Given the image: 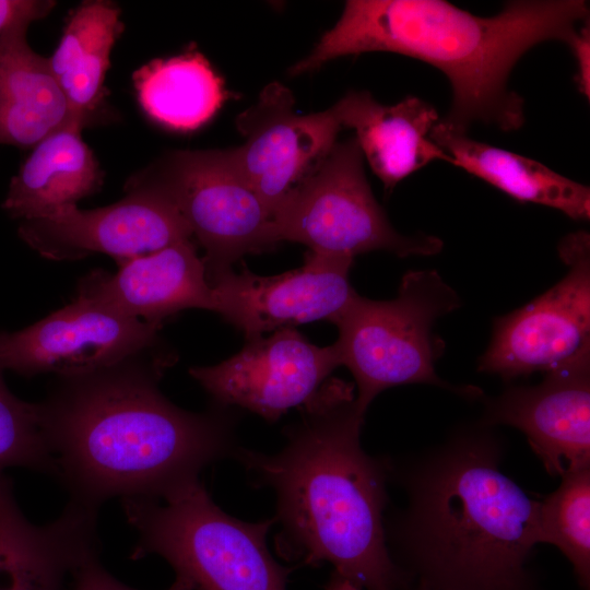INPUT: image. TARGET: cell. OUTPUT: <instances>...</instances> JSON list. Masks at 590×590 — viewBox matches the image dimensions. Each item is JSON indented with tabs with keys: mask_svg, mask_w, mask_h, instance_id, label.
I'll list each match as a JSON object with an SVG mask.
<instances>
[{
	"mask_svg": "<svg viewBox=\"0 0 590 590\" xmlns=\"http://www.w3.org/2000/svg\"><path fill=\"white\" fill-rule=\"evenodd\" d=\"M162 327L116 314L78 293L34 324L0 332V369L28 377L90 374L158 350Z\"/></svg>",
	"mask_w": 590,
	"mask_h": 590,
	"instance_id": "30bf717a",
	"label": "cell"
},
{
	"mask_svg": "<svg viewBox=\"0 0 590 590\" xmlns=\"http://www.w3.org/2000/svg\"><path fill=\"white\" fill-rule=\"evenodd\" d=\"M429 138L451 157V164L509 197L556 209L574 220H589V187L538 161L471 139L441 119Z\"/></svg>",
	"mask_w": 590,
	"mask_h": 590,
	"instance_id": "44dd1931",
	"label": "cell"
},
{
	"mask_svg": "<svg viewBox=\"0 0 590 590\" xmlns=\"http://www.w3.org/2000/svg\"><path fill=\"white\" fill-rule=\"evenodd\" d=\"M339 366L334 344L318 346L294 328H284L268 338L246 340L226 361L192 367L189 374L211 403L245 409L275 422L307 403Z\"/></svg>",
	"mask_w": 590,
	"mask_h": 590,
	"instance_id": "7c38bea8",
	"label": "cell"
},
{
	"mask_svg": "<svg viewBox=\"0 0 590 590\" xmlns=\"http://www.w3.org/2000/svg\"><path fill=\"white\" fill-rule=\"evenodd\" d=\"M83 128L69 121L34 148L10 181L3 210L13 219H42L97 192L104 173L82 139Z\"/></svg>",
	"mask_w": 590,
	"mask_h": 590,
	"instance_id": "d6986e66",
	"label": "cell"
},
{
	"mask_svg": "<svg viewBox=\"0 0 590 590\" xmlns=\"http://www.w3.org/2000/svg\"><path fill=\"white\" fill-rule=\"evenodd\" d=\"M172 354L160 349L90 374L58 378L39 403L51 476L71 503L162 499L238 446L232 408L189 412L158 389Z\"/></svg>",
	"mask_w": 590,
	"mask_h": 590,
	"instance_id": "6da1fadb",
	"label": "cell"
},
{
	"mask_svg": "<svg viewBox=\"0 0 590 590\" xmlns=\"http://www.w3.org/2000/svg\"><path fill=\"white\" fill-rule=\"evenodd\" d=\"M79 293L107 309L153 323L185 309L214 310V291L192 239L119 264L115 274L93 271Z\"/></svg>",
	"mask_w": 590,
	"mask_h": 590,
	"instance_id": "e0dca14e",
	"label": "cell"
},
{
	"mask_svg": "<svg viewBox=\"0 0 590 590\" xmlns=\"http://www.w3.org/2000/svg\"><path fill=\"white\" fill-rule=\"evenodd\" d=\"M55 4L47 0H0V35L13 25L45 17Z\"/></svg>",
	"mask_w": 590,
	"mask_h": 590,
	"instance_id": "4316f807",
	"label": "cell"
},
{
	"mask_svg": "<svg viewBox=\"0 0 590 590\" xmlns=\"http://www.w3.org/2000/svg\"><path fill=\"white\" fill-rule=\"evenodd\" d=\"M337 105L343 128L355 130L363 156L387 192L434 161L451 163L429 138L439 117L427 102L406 96L386 106L363 91L347 93Z\"/></svg>",
	"mask_w": 590,
	"mask_h": 590,
	"instance_id": "ac0fdd59",
	"label": "cell"
},
{
	"mask_svg": "<svg viewBox=\"0 0 590 590\" xmlns=\"http://www.w3.org/2000/svg\"><path fill=\"white\" fill-rule=\"evenodd\" d=\"M589 21L583 22L568 44L575 60V82L579 92L590 98V27Z\"/></svg>",
	"mask_w": 590,
	"mask_h": 590,
	"instance_id": "83f0119b",
	"label": "cell"
},
{
	"mask_svg": "<svg viewBox=\"0 0 590 590\" xmlns=\"http://www.w3.org/2000/svg\"><path fill=\"white\" fill-rule=\"evenodd\" d=\"M70 590H137L133 589L107 571L102 565L98 553L84 560L73 575ZM165 590H192L182 579L175 578L174 582Z\"/></svg>",
	"mask_w": 590,
	"mask_h": 590,
	"instance_id": "484cf974",
	"label": "cell"
},
{
	"mask_svg": "<svg viewBox=\"0 0 590 590\" xmlns=\"http://www.w3.org/2000/svg\"><path fill=\"white\" fill-rule=\"evenodd\" d=\"M400 590H450V589L436 587L430 583L418 580V582L415 586L409 587L405 583Z\"/></svg>",
	"mask_w": 590,
	"mask_h": 590,
	"instance_id": "f546056e",
	"label": "cell"
},
{
	"mask_svg": "<svg viewBox=\"0 0 590 590\" xmlns=\"http://www.w3.org/2000/svg\"><path fill=\"white\" fill-rule=\"evenodd\" d=\"M483 425L521 430L553 476L590 467V347L544 373L534 386H512L487 401Z\"/></svg>",
	"mask_w": 590,
	"mask_h": 590,
	"instance_id": "9a60e30c",
	"label": "cell"
},
{
	"mask_svg": "<svg viewBox=\"0 0 590 590\" xmlns=\"http://www.w3.org/2000/svg\"><path fill=\"white\" fill-rule=\"evenodd\" d=\"M28 23L0 35V145L34 148L70 121L48 58L27 43Z\"/></svg>",
	"mask_w": 590,
	"mask_h": 590,
	"instance_id": "ffe728a7",
	"label": "cell"
},
{
	"mask_svg": "<svg viewBox=\"0 0 590 590\" xmlns=\"http://www.w3.org/2000/svg\"><path fill=\"white\" fill-rule=\"evenodd\" d=\"M352 263L349 257L308 250L299 268L278 275L229 270L211 283L213 311L240 330L245 341L307 322H332L356 294Z\"/></svg>",
	"mask_w": 590,
	"mask_h": 590,
	"instance_id": "5bb4252c",
	"label": "cell"
},
{
	"mask_svg": "<svg viewBox=\"0 0 590 590\" xmlns=\"http://www.w3.org/2000/svg\"><path fill=\"white\" fill-rule=\"evenodd\" d=\"M324 590H361L357 586L351 582L349 579L333 571L329 581L327 582Z\"/></svg>",
	"mask_w": 590,
	"mask_h": 590,
	"instance_id": "f1b7e54d",
	"label": "cell"
},
{
	"mask_svg": "<svg viewBox=\"0 0 590 590\" xmlns=\"http://www.w3.org/2000/svg\"><path fill=\"white\" fill-rule=\"evenodd\" d=\"M96 518L69 502L52 522L34 524L0 472V590H70L76 569L98 553Z\"/></svg>",
	"mask_w": 590,
	"mask_h": 590,
	"instance_id": "2e32d148",
	"label": "cell"
},
{
	"mask_svg": "<svg viewBox=\"0 0 590 590\" xmlns=\"http://www.w3.org/2000/svg\"><path fill=\"white\" fill-rule=\"evenodd\" d=\"M460 306L459 295L436 270L406 272L389 300L354 295L332 321L339 331L333 344L341 366L354 377L355 403L362 413L380 392L402 385H434L472 398L481 394L474 387L447 384L435 369L445 344L433 332L434 324Z\"/></svg>",
	"mask_w": 590,
	"mask_h": 590,
	"instance_id": "8992f818",
	"label": "cell"
},
{
	"mask_svg": "<svg viewBox=\"0 0 590 590\" xmlns=\"http://www.w3.org/2000/svg\"><path fill=\"white\" fill-rule=\"evenodd\" d=\"M568 270L532 302L493 323L477 368L504 380L546 373L590 347V238L567 235L558 246Z\"/></svg>",
	"mask_w": 590,
	"mask_h": 590,
	"instance_id": "9c48e42d",
	"label": "cell"
},
{
	"mask_svg": "<svg viewBox=\"0 0 590 590\" xmlns=\"http://www.w3.org/2000/svg\"><path fill=\"white\" fill-rule=\"evenodd\" d=\"M133 83L144 113L178 131L200 128L227 98L222 78L196 49L150 61L133 73Z\"/></svg>",
	"mask_w": 590,
	"mask_h": 590,
	"instance_id": "603a6c76",
	"label": "cell"
},
{
	"mask_svg": "<svg viewBox=\"0 0 590 590\" xmlns=\"http://www.w3.org/2000/svg\"><path fill=\"white\" fill-rule=\"evenodd\" d=\"M586 21L585 0L511 1L489 17L441 0H349L334 26L288 73L311 72L350 55L400 54L447 76L452 105L445 122L462 132L476 121L511 131L524 122L523 98L508 87L512 68L542 42L568 45Z\"/></svg>",
	"mask_w": 590,
	"mask_h": 590,
	"instance_id": "3957f363",
	"label": "cell"
},
{
	"mask_svg": "<svg viewBox=\"0 0 590 590\" xmlns=\"http://www.w3.org/2000/svg\"><path fill=\"white\" fill-rule=\"evenodd\" d=\"M0 369V472L23 467L52 474L39 403L20 400L7 388Z\"/></svg>",
	"mask_w": 590,
	"mask_h": 590,
	"instance_id": "d4e9b609",
	"label": "cell"
},
{
	"mask_svg": "<svg viewBox=\"0 0 590 590\" xmlns=\"http://www.w3.org/2000/svg\"><path fill=\"white\" fill-rule=\"evenodd\" d=\"M488 426L452 435L399 477L408 506L389 535L418 580L450 590H529L538 500L499 468Z\"/></svg>",
	"mask_w": 590,
	"mask_h": 590,
	"instance_id": "277c9868",
	"label": "cell"
},
{
	"mask_svg": "<svg viewBox=\"0 0 590 590\" xmlns=\"http://www.w3.org/2000/svg\"><path fill=\"white\" fill-rule=\"evenodd\" d=\"M272 222L279 243L352 259L375 250L400 258L432 256L444 246L436 236H406L393 228L371 192L355 138L334 143L285 196Z\"/></svg>",
	"mask_w": 590,
	"mask_h": 590,
	"instance_id": "52a82bcc",
	"label": "cell"
},
{
	"mask_svg": "<svg viewBox=\"0 0 590 590\" xmlns=\"http://www.w3.org/2000/svg\"><path fill=\"white\" fill-rule=\"evenodd\" d=\"M556 491L538 502V543L556 546L570 562L579 585H590V467L568 471Z\"/></svg>",
	"mask_w": 590,
	"mask_h": 590,
	"instance_id": "cb8c5ba5",
	"label": "cell"
},
{
	"mask_svg": "<svg viewBox=\"0 0 590 590\" xmlns=\"http://www.w3.org/2000/svg\"><path fill=\"white\" fill-rule=\"evenodd\" d=\"M138 532L131 558H164L192 590H286L292 569L270 553L274 519L247 522L223 511L200 480L162 499L121 500Z\"/></svg>",
	"mask_w": 590,
	"mask_h": 590,
	"instance_id": "5b68a950",
	"label": "cell"
},
{
	"mask_svg": "<svg viewBox=\"0 0 590 590\" xmlns=\"http://www.w3.org/2000/svg\"><path fill=\"white\" fill-rule=\"evenodd\" d=\"M122 30L118 7L108 1H84L70 13L60 42L48 57L70 121L83 129L103 110L110 54Z\"/></svg>",
	"mask_w": 590,
	"mask_h": 590,
	"instance_id": "7402d4cb",
	"label": "cell"
},
{
	"mask_svg": "<svg viewBox=\"0 0 590 590\" xmlns=\"http://www.w3.org/2000/svg\"><path fill=\"white\" fill-rule=\"evenodd\" d=\"M294 104L292 92L280 82L266 85L258 102L236 117L244 143L227 149L271 217L285 196L331 150L343 128L337 103L308 115L296 113Z\"/></svg>",
	"mask_w": 590,
	"mask_h": 590,
	"instance_id": "4fadbf2b",
	"label": "cell"
},
{
	"mask_svg": "<svg viewBox=\"0 0 590 590\" xmlns=\"http://www.w3.org/2000/svg\"><path fill=\"white\" fill-rule=\"evenodd\" d=\"M125 190L127 194L114 204L93 210L72 205L22 221L19 236L50 260H76L99 252L111 256L118 264L192 238L165 193L130 181Z\"/></svg>",
	"mask_w": 590,
	"mask_h": 590,
	"instance_id": "8fae6325",
	"label": "cell"
},
{
	"mask_svg": "<svg viewBox=\"0 0 590 590\" xmlns=\"http://www.w3.org/2000/svg\"><path fill=\"white\" fill-rule=\"evenodd\" d=\"M364 418L353 386L330 379L284 429L280 451L238 446L233 458L253 485L275 495L281 556L311 566L330 563L361 590H400L406 578L384 524L389 467L363 450Z\"/></svg>",
	"mask_w": 590,
	"mask_h": 590,
	"instance_id": "7a4b0ae2",
	"label": "cell"
},
{
	"mask_svg": "<svg viewBox=\"0 0 590 590\" xmlns=\"http://www.w3.org/2000/svg\"><path fill=\"white\" fill-rule=\"evenodd\" d=\"M128 181L152 186L176 205L204 249L210 284L244 256L279 244L268 209L227 150L174 151Z\"/></svg>",
	"mask_w": 590,
	"mask_h": 590,
	"instance_id": "ba28073f",
	"label": "cell"
}]
</instances>
